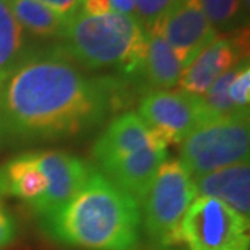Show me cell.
Wrapping results in <instances>:
<instances>
[{"label": "cell", "instance_id": "7a4b0ae2", "mask_svg": "<svg viewBox=\"0 0 250 250\" xmlns=\"http://www.w3.org/2000/svg\"><path fill=\"white\" fill-rule=\"evenodd\" d=\"M53 241L83 250H135L141 238V207L99 170L78 192L41 218Z\"/></svg>", "mask_w": 250, "mask_h": 250}, {"label": "cell", "instance_id": "5bb4252c", "mask_svg": "<svg viewBox=\"0 0 250 250\" xmlns=\"http://www.w3.org/2000/svg\"><path fill=\"white\" fill-rule=\"evenodd\" d=\"M147 34V47L138 80H142L145 93L174 89L178 85L184 67L159 31L150 29Z\"/></svg>", "mask_w": 250, "mask_h": 250}, {"label": "cell", "instance_id": "603a6c76", "mask_svg": "<svg viewBox=\"0 0 250 250\" xmlns=\"http://www.w3.org/2000/svg\"><path fill=\"white\" fill-rule=\"evenodd\" d=\"M82 11L90 16H100V14L111 13L113 10L110 0H83Z\"/></svg>", "mask_w": 250, "mask_h": 250}, {"label": "cell", "instance_id": "277c9868", "mask_svg": "<svg viewBox=\"0 0 250 250\" xmlns=\"http://www.w3.org/2000/svg\"><path fill=\"white\" fill-rule=\"evenodd\" d=\"M193 179L178 159L161 164L139 203L141 227L153 249L182 246V224L196 199Z\"/></svg>", "mask_w": 250, "mask_h": 250}, {"label": "cell", "instance_id": "ffe728a7", "mask_svg": "<svg viewBox=\"0 0 250 250\" xmlns=\"http://www.w3.org/2000/svg\"><path fill=\"white\" fill-rule=\"evenodd\" d=\"M177 0H135V18L149 32L160 17Z\"/></svg>", "mask_w": 250, "mask_h": 250}, {"label": "cell", "instance_id": "ba28073f", "mask_svg": "<svg viewBox=\"0 0 250 250\" xmlns=\"http://www.w3.org/2000/svg\"><path fill=\"white\" fill-rule=\"evenodd\" d=\"M152 29L159 31L167 41L184 70L218 36L200 0L174 1Z\"/></svg>", "mask_w": 250, "mask_h": 250}, {"label": "cell", "instance_id": "ac0fdd59", "mask_svg": "<svg viewBox=\"0 0 250 250\" xmlns=\"http://www.w3.org/2000/svg\"><path fill=\"white\" fill-rule=\"evenodd\" d=\"M200 3L217 32L236 31L245 6L249 9V0H200Z\"/></svg>", "mask_w": 250, "mask_h": 250}, {"label": "cell", "instance_id": "8992f818", "mask_svg": "<svg viewBox=\"0 0 250 250\" xmlns=\"http://www.w3.org/2000/svg\"><path fill=\"white\" fill-rule=\"evenodd\" d=\"M250 221L211 197H196L182 224L185 250H249Z\"/></svg>", "mask_w": 250, "mask_h": 250}, {"label": "cell", "instance_id": "3957f363", "mask_svg": "<svg viewBox=\"0 0 250 250\" xmlns=\"http://www.w3.org/2000/svg\"><path fill=\"white\" fill-rule=\"evenodd\" d=\"M149 34L135 16L107 13L90 16L80 10L67 20L56 49L85 70H116L138 78Z\"/></svg>", "mask_w": 250, "mask_h": 250}, {"label": "cell", "instance_id": "f1b7e54d", "mask_svg": "<svg viewBox=\"0 0 250 250\" xmlns=\"http://www.w3.org/2000/svg\"><path fill=\"white\" fill-rule=\"evenodd\" d=\"M135 250H138V249H135Z\"/></svg>", "mask_w": 250, "mask_h": 250}, {"label": "cell", "instance_id": "cb8c5ba5", "mask_svg": "<svg viewBox=\"0 0 250 250\" xmlns=\"http://www.w3.org/2000/svg\"><path fill=\"white\" fill-rule=\"evenodd\" d=\"M113 13L126 14V16H134L135 0H110Z\"/></svg>", "mask_w": 250, "mask_h": 250}, {"label": "cell", "instance_id": "5b68a950", "mask_svg": "<svg viewBox=\"0 0 250 250\" xmlns=\"http://www.w3.org/2000/svg\"><path fill=\"white\" fill-rule=\"evenodd\" d=\"M249 110H243L210 118L181 143L178 160L192 179L249 160Z\"/></svg>", "mask_w": 250, "mask_h": 250}, {"label": "cell", "instance_id": "4fadbf2b", "mask_svg": "<svg viewBox=\"0 0 250 250\" xmlns=\"http://www.w3.org/2000/svg\"><path fill=\"white\" fill-rule=\"evenodd\" d=\"M193 185L197 197L215 199L250 221L249 160L197 177L193 179Z\"/></svg>", "mask_w": 250, "mask_h": 250}, {"label": "cell", "instance_id": "52a82bcc", "mask_svg": "<svg viewBox=\"0 0 250 250\" xmlns=\"http://www.w3.org/2000/svg\"><path fill=\"white\" fill-rule=\"evenodd\" d=\"M138 116L167 146L181 145L199 125L210 120L202 98L181 89L145 93Z\"/></svg>", "mask_w": 250, "mask_h": 250}, {"label": "cell", "instance_id": "6da1fadb", "mask_svg": "<svg viewBox=\"0 0 250 250\" xmlns=\"http://www.w3.org/2000/svg\"><path fill=\"white\" fill-rule=\"evenodd\" d=\"M124 83L90 77L57 49L32 52L0 86V147L88 132L121 106Z\"/></svg>", "mask_w": 250, "mask_h": 250}, {"label": "cell", "instance_id": "d4e9b609", "mask_svg": "<svg viewBox=\"0 0 250 250\" xmlns=\"http://www.w3.org/2000/svg\"><path fill=\"white\" fill-rule=\"evenodd\" d=\"M0 1H1V3H6V4H11L14 0H0Z\"/></svg>", "mask_w": 250, "mask_h": 250}, {"label": "cell", "instance_id": "8fae6325", "mask_svg": "<svg viewBox=\"0 0 250 250\" xmlns=\"http://www.w3.org/2000/svg\"><path fill=\"white\" fill-rule=\"evenodd\" d=\"M167 160V146L152 145L106 161L99 166L100 172L114 185L141 203L161 164Z\"/></svg>", "mask_w": 250, "mask_h": 250}, {"label": "cell", "instance_id": "484cf974", "mask_svg": "<svg viewBox=\"0 0 250 250\" xmlns=\"http://www.w3.org/2000/svg\"><path fill=\"white\" fill-rule=\"evenodd\" d=\"M4 193H3V188H1V181H0V199H1V196H3Z\"/></svg>", "mask_w": 250, "mask_h": 250}, {"label": "cell", "instance_id": "9c48e42d", "mask_svg": "<svg viewBox=\"0 0 250 250\" xmlns=\"http://www.w3.org/2000/svg\"><path fill=\"white\" fill-rule=\"evenodd\" d=\"M32 153L47 181V188L45 193L31 203L29 207L42 218L68 202L93 168L80 157L64 150L47 149Z\"/></svg>", "mask_w": 250, "mask_h": 250}, {"label": "cell", "instance_id": "83f0119b", "mask_svg": "<svg viewBox=\"0 0 250 250\" xmlns=\"http://www.w3.org/2000/svg\"><path fill=\"white\" fill-rule=\"evenodd\" d=\"M152 250H160V249H152ZM163 250H177V249H163Z\"/></svg>", "mask_w": 250, "mask_h": 250}, {"label": "cell", "instance_id": "7402d4cb", "mask_svg": "<svg viewBox=\"0 0 250 250\" xmlns=\"http://www.w3.org/2000/svg\"><path fill=\"white\" fill-rule=\"evenodd\" d=\"M38 1L53 10L54 13H57L62 18L70 20L80 11L83 0H38Z\"/></svg>", "mask_w": 250, "mask_h": 250}, {"label": "cell", "instance_id": "2e32d148", "mask_svg": "<svg viewBox=\"0 0 250 250\" xmlns=\"http://www.w3.org/2000/svg\"><path fill=\"white\" fill-rule=\"evenodd\" d=\"M35 49L28 34L18 24L9 4L0 1V75L6 78Z\"/></svg>", "mask_w": 250, "mask_h": 250}, {"label": "cell", "instance_id": "7c38bea8", "mask_svg": "<svg viewBox=\"0 0 250 250\" xmlns=\"http://www.w3.org/2000/svg\"><path fill=\"white\" fill-rule=\"evenodd\" d=\"M152 145L166 143L143 123L138 113L128 111L117 116L99 135L92 147V154L100 166L106 161L114 160Z\"/></svg>", "mask_w": 250, "mask_h": 250}, {"label": "cell", "instance_id": "30bf717a", "mask_svg": "<svg viewBox=\"0 0 250 250\" xmlns=\"http://www.w3.org/2000/svg\"><path fill=\"white\" fill-rule=\"evenodd\" d=\"M248 29L235 31L232 36H217L184 70L178 89L202 96L224 72L248 59Z\"/></svg>", "mask_w": 250, "mask_h": 250}, {"label": "cell", "instance_id": "44dd1931", "mask_svg": "<svg viewBox=\"0 0 250 250\" xmlns=\"http://www.w3.org/2000/svg\"><path fill=\"white\" fill-rule=\"evenodd\" d=\"M18 227L16 218L7 208L0 205V250L9 248L17 239Z\"/></svg>", "mask_w": 250, "mask_h": 250}, {"label": "cell", "instance_id": "4316f807", "mask_svg": "<svg viewBox=\"0 0 250 250\" xmlns=\"http://www.w3.org/2000/svg\"><path fill=\"white\" fill-rule=\"evenodd\" d=\"M3 81H4V77L0 75V86H1V83H3Z\"/></svg>", "mask_w": 250, "mask_h": 250}, {"label": "cell", "instance_id": "9a60e30c", "mask_svg": "<svg viewBox=\"0 0 250 250\" xmlns=\"http://www.w3.org/2000/svg\"><path fill=\"white\" fill-rule=\"evenodd\" d=\"M0 181L3 193L17 197L28 206L42 196L47 188V181L32 152L22 153L7 161L0 170Z\"/></svg>", "mask_w": 250, "mask_h": 250}, {"label": "cell", "instance_id": "e0dca14e", "mask_svg": "<svg viewBox=\"0 0 250 250\" xmlns=\"http://www.w3.org/2000/svg\"><path fill=\"white\" fill-rule=\"evenodd\" d=\"M22 29L38 38H60L67 20L38 0H14L9 4Z\"/></svg>", "mask_w": 250, "mask_h": 250}, {"label": "cell", "instance_id": "d6986e66", "mask_svg": "<svg viewBox=\"0 0 250 250\" xmlns=\"http://www.w3.org/2000/svg\"><path fill=\"white\" fill-rule=\"evenodd\" d=\"M228 96L238 111L249 110L250 104V65L249 59L241 62L233 71L228 86Z\"/></svg>", "mask_w": 250, "mask_h": 250}]
</instances>
